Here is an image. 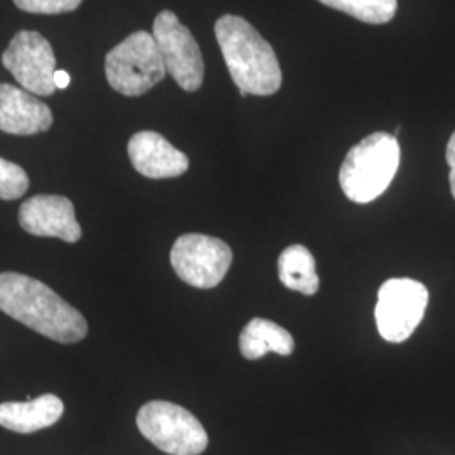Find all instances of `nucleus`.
<instances>
[{
	"mask_svg": "<svg viewBox=\"0 0 455 455\" xmlns=\"http://www.w3.org/2000/svg\"><path fill=\"white\" fill-rule=\"evenodd\" d=\"M0 310L52 341L75 344L88 334L82 312L33 276L0 274Z\"/></svg>",
	"mask_w": 455,
	"mask_h": 455,
	"instance_id": "f257e3e1",
	"label": "nucleus"
},
{
	"mask_svg": "<svg viewBox=\"0 0 455 455\" xmlns=\"http://www.w3.org/2000/svg\"><path fill=\"white\" fill-rule=\"evenodd\" d=\"M214 34L231 80L240 95L270 97L282 86V69L274 48L243 17H220Z\"/></svg>",
	"mask_w": 455,
	"mask_h": 455,
	"instance_id": "f03ea898",
	"label": "nucleus"
},
{
	"mask_svg": "<svg viewBox=\"0 0 455 455\" xmlns=\"http://www.w3.org/2000/svg\"><path fill=\"white\" fill-rule=\"evenodd\" d=\"M400 165V144L395 135L374 132L353 147L339 171V184L347 199L368 204L383 195Z\"/></svg>",
	"mask_w": 455,
	"mask_h": 455,
	"instance_id": "7ed1b4c3",
	"label": "nucleus"
},
{
	"mask_svg": "<svg viewBox=\"0 0 455 455\" xmlns=\"http://www.w3.org/2000/svg\"><path fill=\"white\" fill-rule=\"evenodd\" d=\"M161 51L152 34L137 31L115 46L105 58V75L115 92L140 97L165 76Z\"/></svg>",
	"mask_w": 455,
	"mask_h": 455,
	"instance_id": "20e7f679",
	"label": "nucleus"
},
{
	"mask_svg": "<svg viewBox=\"0 0 455 455\" xmlns=\"http://www.w3.org/2000/svg\"><path fill=\"white\" fill-rule=\"evenodd\" d=\"M137 427L148 442L171 455H199L208 434L191 411L171 402H148L137 413Z\"/></svg>",
	"mask_w": 455,
	"mask_h": 455,
	"instance_id": "39448f33",
	"label": "nucleus"
},
{
	"mask_svg": "<svg viewBox=\"0 0 455 455\" xmlns=\"http://www.w3.org/2000/svg\"><path fill=\"white\" fill-rule=\"evenodd\" d=\"M428 306L427 287L413 278H390L378 291L376 325L385 341H407Z\"/></svg>",
	"mask_w": 455,
	"mask_h": 455,
	"instance_id": "423d86ee",
	"label": "nucleus"
},
{
	"mask_svg": "<svg viewBox=\"0 0 455 455\" xmlns=\"http://www.w3.org/2000/svg\"><path fill=\"white\" fill-rule=\"evenodd\" d=\"M233 261V251L223 240L188 233L171 250V265L182 282L196 289H212L223 282Z\"/></svg>",
	"mask_w": 455,
	"mask_h": 455,
	"instance_id": "0eeeda50",
	"label": "nucleus"
},
{
	"mask_svg": "<svg viewBox=\"0 0 455 455\" xmlns=\"http://www.w3.org/2000/svg\"><path fill=\"white\" fill-rule=\"evenodd\" d=\"M152 36L161 51L165 71L182 90L196 92L204 80V61L195 36L171 11L159 12Z\"/></svg>",
	"mask_w": 455,
	"mask_h": 455,
	"instance_id": "6e6552de",
	"label": "nucleus"
},
{
	"mask_svg": "<svg viewBox=\"0 0 455 455\" xmlns=\"http://www.w3.org/2000/svg\"><path fill=\"white\" fill-rule=\"evenodd\" d=\"M5 66L20 86L37 97H51L54 84L56 58L48 39L36 31H19L2 54Z\"/></svg>",
	"mask_w": 455,
	"mask_h": 455,
	"instance_id": "1a4fd4ad",
	"label": "nucleus"
},
{
	"mask_svg": "<svg viewBox=\"0 0 455 455\" xmlns=\"http://www.w3.org/2000/svg\"><path fill=\"white\" fill-rule=\"evenodd\" d=\"M19 223L34 236L60 238L66 243L82 240V227L76 221L75 206L65 196L37 195L22 203Z\"/></svg>",
	"mask_w": 455,
	"mask_h": 455,
	"instance_id": "9d476101",
	"label": "nucleus"
},
{
	"mask_svg": "<svg viewBox=\"0 0 455 455\" xmlns=\"http://www.w3.org/2000/svg\"><path fill=\"white\" fill-rule=\"evenodd\" d=\"M133 169L148 180L180 178L189 169V159L157 132L135 133L129 140Z\"/></svg>",
	"mask_w": 455,
	"mask_h": 455,
	"instance_id": "9b49d317",
	"label": "nucleus"
},
{
	"mask_svg": "<svg viewBox=\"0 0 455 455\" xmlns=\"http://www.w3.org/2000/svg\"><path fill=\"white\" fill-rule=\"evenodd\" d=\"M52 125L48 105L14 84H0V131L12 135H36Z\"/></svg>",
	"mask_w": 455,
	"mask_h": 455,
	"instance_id": "f8f14e48",
	"label": "nucleus"
},
{
	"mask_svg": "<svg viewBox=\"0 0 455 455\" xmlns=\"http://www.w3.org/2000/svg\"><path fill=\"white\" fill-rule=\"evenodd\" d=\"M63 411V400L51 393L29 402H5L0 403V425L16 434H34L52 427Z\"/></svg>",
	"mask_w": 455,
	"mask_h": 455,
	"instance_id": "ddd939ff",
	"label": "nucleus"
},
{
	"mask_svg": "<svg viewBox=\"0 0 455 455\" xmlns=\"http://www.w3.org/2000/svg\"><path fill=\"white\" fill-rule=\"evenodd\" d=\"M293 347L292 334L268 319H251L240 334V353L246 359H260L267 353L291 356Z\"/></svg>",
	"mask_w": 455,
	"mask_h": 455,
	"instance_id": "4468645a",
	"label": "nucleus"
},
{
	"mask_svg": "<svg viewBox=\"0 0 455 455\" xmlns=\"http://www.w3.org/2000/svg\"><path fill=\"white\" fill-rule=\"evenodd\" d=\"M278 278L295 292L314 295L319 291L315 260L304 244H291L278 257Z\"/></svg>",
	"mask_w": 455,
	"mask_h": 455,
	"instance_id": "2eb2a0df",
	"label": "nucleus"
},
{
	"mask_svg": "<svg viewBox=\"0 0 455 455\" xmlns=\"http://www.w3.org/2000/svg\"><path fill=\"white\" fill-rule=\"evenodd\" d=\"M331 9L355 17L366 24H387L396 14V0H319Z\"/></svg>",
	"mask_w": 455,
	"mask_h": 455,
	"instance_id": "dca6fc26",
	"label": "nucleus"
},
{
	"mask_svg": "<svg viewBox=\"0 0 455 455\" xmlns=\"http://www.w3.org/2000/svg\"><path fill=\"white\" fill-rule=\"evenodd\" d=\"M29 189V178L26 171L14 163L0 157V199L14 201Z\"/></svg>",
	"mask_w": 455,
	"mask_h": 455,
	"instance_id": "f3484780",
	"label": "nucleus"
},
{
	"mask_svg": "<svg viewBox=\"0 0 455 455\" xmlns=\"http://www.w3.org/2000/svg\"><path fill=\"white\" fill-rule=\"evenodd\" d=\"M83 0H14L17 7L31 14H63L73 12Z\"/></svg>",
	"mask_w": 455,
	"mask_h": 455,
	"instance_id": "a211bd4d",
	"label": "nucleus"
},
{
	"mask_svg": "<svg viewBox=\"0 0 455 455\" xmlns=\"http://www.w3.org/2000/svg\"><path fill=\"white\" fill-rule=\"evenodd\" d=\"M445 159L451 167V174H449V180H451V191L455 199V132L447 144V150H445Z\"/></svg>",
	"mask_w": 455,
	"mask_h": 455,
	"instance_id": "6ab92c4d",
	"label": "nucleus"
},
{
	"mask_svg": "<svg viewBox=\"0 0 455 455\" xmlns=\"http://www.w3.org/2000/svg\"><path fill=\"white\" fill-rule=\"evenodd\" d=\"M69 82H71V78H69V75L63 71V69H56V73H54V84H56V88L58 90H65L69 86Z\"/></svg>",
	"mask_w": 455,
	"mask_h": 455,
	"instance_id": "aec40b11",
	"label": "nucleus"
}]
</instances>
